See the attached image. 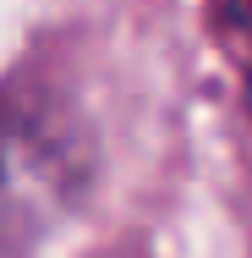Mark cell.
I'll list each match as a JSON object with an SVG mask.
<instances>
[{
    "label": "cell",
    "mask_w": 252,
    "mask_h": 258,
    "mask_svg": "<svg viewBox=\"0 0 252 258\" xmlns=\"http://www.w3.org/2000/svg\"><path fill=\"white\" fill-rule=\"evenodd\" d=\"M88 181V159L44 115H0V253L44 242Z\"/></svg>",
    "instance_id": "1"
},
{
    "label": "cell",
    "mask_w": 252,
    "mask_h": 258,
    "mask_svg": "<svg viewBox=\"0 0 252 258\" xmlns=\"http://www.w3.org/2000/svg\"><path fill=\"white\" fill-rule=\"evenodd\" d=\"M247 104H252V83H247Z\"/></svg>",
    "instance_id": "3"
},
{
    "label": "cell",
    "mask_w": 252,
    "mask_h": 258,
    "mask_svg": "<svg viewBox=\"0 0 252 258\" xmlns=\"http://www.w3.org/2000/svg\"><path fill=\"white\" fill-rule=\"evenodd\" d=\"M225 11H230L236 28H247V33H252V0H225Z\"/></svg>",
    "instance_id": "2"
}]
</instances>
